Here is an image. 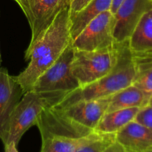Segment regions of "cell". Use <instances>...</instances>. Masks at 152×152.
Here are the masks:
<instances>
[{"mask_svg": "<svg viewBox=\"0 0 152 152\" xmlns=\"http://www.w3.org/2000/svg\"><path fill=\"white\" fill-rule=\"evenodd\" d=\"M69 8L63 9L52 23L25 51V58L30 60L27 68L16 78L23 93L31 90L37 79L51 66L65 49L72 43Z\"/></svg>", "mask_w": 152, "mask_h": 152, "instance_id": "cell-1", "label": "cell"}, {"mask_svg": "<svg viewBox=\"0 0 152 152\" xmlns=\"http://www.w3.org/2000/svg\"><path fill=\"white\" fill-rule=\"evenodd\" d=\"M134 77L135 69L128 40L124 42L118 62L111 72L90 84L68 92L53 107L62 109L82 101L108 97L132 85Z\"/></svg>", "mask_w": 152, "mask_h": 152, "instance_id": "cell-2", "label": "cell"}, {"mask_svg": "<svg viewBox=\"0 0 152 152\" xmlns=\"http://www.w3.org/2000/svg\"><path fill=\"white\" fill-rule=\"evenodd\" d=\"M68 93L64 91L35 92L29 90L25 92L10 117L6 144L13 142L17 145L24 134L32 126L37 125L43 110L56 106Z\"/></svg>", "mask_w": 152, "mask_h": 152, "instance_id": "cell-3", "label": "cell"}, {"mask_svg": "<svg viewBox=\"0 0 152 152\" xmlns=\"http://www.w3.org/2000/svg\"><path fill=\"white\" fill-rule=\"evenodd\" d=\"M124 42H116L112 46L91 52L74 50L72 72L80 83V87L99 80L114 69Z\"/></svg>", "mask_w": 152, "mask_h": 152, "instance_id": "cell-4", "label": "cell"}, {"mask_svg": "<svg viewBox=\"0 0 152 152\" xmlns=\"http://www.w3.org/2000/svg\"><path fill=\"white\" fill-rule=\"evenodd\" d=\"M74 49L72 43L61 54L56 62L34 82L31 90L35 92L64 91L72 92L80 88V83L72 72Z\"/></svg>", "mask_w": 152, "mask_h": 152, "instance_id": "cell-5", "label": "cell"}, {"mask_svg": "<svg viewBox=\"0 0 152 152\" xmlns=\"http://www.w3.org/2000/svg\"><path fill=\"white\" fill-rule=\"evenodd\" d=\"M116 19L111 10L92 19L72 41L74 50L91 51L105 49L116 43L114 33Z\"/></svg>", "mask_w": 152, "mask_h": 152, "instance_id": "cell-6", "label": "cell"}, {"mask_svg": "<svg viewBox=\"0 0 152 152\" xmlns=\"http://www.w3.org/2000/svg\"><path fill=\"white\" fill-rule=\"evenodd\" d=\"M70 0H19L17 1L25 13L31 30L32 45L52 23Z\"/></svg>", "mask_w": 152, "mask_h": 152, "instance_id": "cell-7", "label": "cell"}, {"mask_svg": "<svg viewBox=\"0 0 152 152\" xmlns=\"http://www.w3.org/2000/svg\"><path fill=\"white\" fill-rule=\"evenodd\" d=\"M37 125L42 139L59 137L80 138L93 133V130L86 128L72 120L59 109L49 107L43 110Z\"/></svg>", "mask_w": 152, "mask_h": 152, "instance_id": "cell-8", "label": "cell"}, {"mask_svg": "<svg viewBox=\"0 0 152 152\" xmlns=\"http://www.w3.org/2000/svg\"><path fill=\"white\" fill-rule=\"evenodd\" d=\"M23 91L16 76H11L5 68H0V139L7 143L11 115L20 101Z\"/></svg>", "mask_w": 152, "mask_h": 152, "instance_id": "cell-9", "label": "cell"}, {"mask_svg": "<svg viewBox=\"0 0 152 152\" xmlns=\"http://www.w3.org/2000/svg\"><path fill=\"white\" fill-rule=\"evenodd\" d=\"M151 8V0H124L114 14L116 42L122 43L129 40L142 15Z\"/></svg>", "mask_w": 152, "mask_h": 152, "instance_id": "cell-10", "label": "cell"}, {"mask_svg": "<svg viewBox=\"0 0 152 152\" xmlns=\"http://www.w3.org/2000/svg\"><path fill=\"white\" fill-rule=\"evenodd\" d=\"M110 98L111 95L99 99L82 101L59 110L80 125L94 131L100 119L107 112Z\"/></svg>", "mask_w": 152, "mask_h": 152, "instance_id": "cell-11", "label": "cell"}, {"mask_svg": "<svg viewBox=\"0 0 152 152\" xmlns=\"http://www.w3.org/2000/svg\"><path fill=\"white\" fill-rule=\"evenodd\" d=\"M116 141L127 152H145L152 148V131L134 120L116 133Z\"/></svg>", "mask_w": 152, "mask_h": 152, "instance_id": "cell-12", "label": "cell"}, {"mask_svg": "<svg viewBox=\"0 0 152 152\" xmlns=\"http://www.w3.org/2000/svg\"><path fill=\"white\" fill-rule=\"evenodd\" d=\"M132 55L135 69L132 85L142 90L150 100L152 96V51L132 52Z\"/></svg>", "mask_w": 152, "mask_h": 152, "instance_id": "cell-13", "label": "cell"}, {"mask_svg": "<svg viewBox=\"0 0 152 152\" xmlns=\"http://www.w3.org/2000/svg\"><path fill=\"white\" fill-rule=\"evenodd\" d=\"M112 0H92L86 7L71 16V39L74 40L85 27L92 20L103 12L110 10Z\"/></svg>", "mask_w": 152, "mask_h": 152, "instance_id": "cell-14", "label": "cell"}, {"mask_svg": "<svg viewBox=\"0 0 152 152\" xmlns=\"http://www.w3.org/2000/svg\"><path fill=\"white\" fill-rule=\"evenodd\" d=\"M149 101L142 90L134 85H130L111 95L107 112L132 107L143 108L148 105Z\"/></svg>", "mask_w": 152, "mask_h": 152, "instance_id": "cell-15", "label": "cell"}, {"mask_svg": "<svg viewBox=\"0 0 152 152\" xmlns=\"http://www.w3.org/2000/svg\"><path fill=\"white\" fill-rule=\"evenodd\" d=\"M141 109L132 107L106 112L96 125L94 131L100 134H116L129 122L135 120Z\"/></svg>", "mask_w": 152, "mask_h": 152, "instance_id": "cell-16", "label": "cell"}, {"mask_svg": "<svg viewBox=\"0 0 152 152\" xmlns=\"http://www.w3.org/2000/svg\"><path fill=\"white\" fill-rule=\"evenodd\" d=\"M132 52L152 51V8L144 13L129 39Z\"/></svg>", "mask_w": 152, "mask_h": 152, "instance_id": "cell-17", "label": "cell"}, {"mask_svg": "<svg viewBox=\"0 0 152 152\" xmlns=\"http://www.w3.org/2000/svg\"><path fill=\"white\" fill-rule=\"evenodd\" d=\"M99 134L94 131L89 135L80 138L53 137L42 139L40 152H76L81 145L90 141Z\"/></svg>", "mask_w": 152, "mask_h": 152, "instance_id": "cell-18", "label": "cell"}, {"mask_svg": "<svg viewBox=\"0 0 152 152\" xmlns=\"http://www.w3.org/2000/svg\"><path fill=\"white\" fill-rule=\"evenodd\" d=\"M116 141V134H100L80 146L76 152H104Z\"/></svg>", "mask_w": 152, "mask_h": 152, "instance_id": "cell-19", "label": "cell"}, {"mask_svg": "<svg viewBox=\"0 0 152 152\" xmlns=\"http://www.w3.org/2000/svg\"><path fill=\"white\" fill-rule=\"evenodd\" d=\"M135 121L145 125L152 131V106H147L140 110Z\"/></svg>", "mask_w": 152, "mask_h": 152, "instance_id": "cell-20", "label": "cell"}, {"mask_svg": "<svg viewBox=\"0 0 152 152\" xmlns=\"http://www.w3.org/2000/svg\"><path fill=\"white\" fill-rule=\"evenodd\" d=\"M91 1L92 0H70L68 6L70 17L83 10Z\"/></svg>", "mask_w": 152, "mask_h": 152, "instance_id": "cell-21", "label": "cell"}, {"mask_svg": "<svg viewBox=\"0 0 152 152\" xmlns=\"http://www.w3.org/2000/svg\"><path fill=\"white\" fill-rule=\"evenodd\" d=\"M104 152H127L124 148L117 141L114 142L105 150Z\"/></svg>", "mask_w": 152, "mask_h": 152, "instance_id": "cell-22", "label": "cell"}, {"mask_svg": "<svg viewBox=\"0 0 152 152\" xmlns=\"http://www.w3.org/2000/svg\"><path fill=\"white\" fill-rule=\"evenodd\" d=\"M123 1H124V0H112V3H111L110 10H111V12L113 14H115L117 10H118L119 7H120V4L123 3Z\"/></svg>", "mask_w": 152, "mask_h": 152, "instance_id": "cell-23", "label": "cell"}, {"mask_svg": "<svg viewBox=\"0 0 152 152\" xmlns=\"http://www.w3.org/2000/svg\"><path fill=\"white\" fill-rule=\"evenodd\" d=\"M16 145L11 142L4 145V152H19L16 148Z\"/></svg>", "mask_w": 152, "mask_h": 152, "instance_id": "cell-24", "label": "cell"}, {"mask_svg": "<svg viewBox=\"0 0 152 152\" xmlns=\"http://www.w3.org/2000/svg\"><path fill=\"white\" fill-rule=\"evenodd\" d=\"M148 106H152V96L151 98V99H150V101H149V104H148Z\"/></svg>", "mask_w": 152, "mask_h": 152, "instance_id": "cell-25", "label": "cell"}, {"mask_svg": "<svg viewBox=\"0 0 152 152\" xmlns=\"http://www.w3.org/2000/svg\"><path fill=\"white\" fill-rule=\"evenodd\" d=\"M145 152H152V148L151 149H149V150L146 151H145Z\"/></svg>", "mask_w": 152, "mask_h": 152, "instance_id": "cell-26", "label": "cell"}, {"mask_svg": "<svg viewBox=\"0 0 152 152\" xmlns=\"http://www.w3.org/2000/svg\"><path fill=\"white\" fill-rule=\"evenodd\" d=\"M1 54H0V65H1Z\"/></svg>", "mask_w": 152, "mask_h": 152, "instance_id": "cell-27", "label": "cell"}, {"mask_svg": "<svg viewBox=\"0 0 152 152\" xmlns=\"http://www.w3.org/2000/svg\"><path fill=\"white\" fill-rule=\"evenodd\" d=\"M15 1H16V2H17V1H19V0H15Z\"/></svg>", "mask_w": 152, "mask_h": 152, "instance_id": "cell-28", "label": "cell"}, {"mask_svg": "<svg viewBox=\"0 0 152 152\" xmlns=\"http://www.w3.org/2000/svg\"><path fill=\"white\" fill-rule=\"evenodd\" d=\"M151 1H152V0H151Z\"/></svg>", "mask_w": 152, "mask_h": 152, "instance_id": "cell-29", "label": "cell"}]
</instances>
